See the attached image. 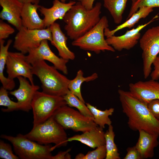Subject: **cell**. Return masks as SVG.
<instances>
[{
	"label": "cell",
	"instance_id": "obj_1",
	"mask_svg": "<svg viewBox=\"0 0 159 159\" xmlns=\"http://www.w3.org/2000/svg\"><path fill=\"white\" fill-rule=\"evenodd\" d=\"M118 92L122 111L128 117L129 127L133 131L143 130L159 135V119L152 114L147 105L129 91L119 89Z\"/></svg>",
	"mask_w": 159,
	"mask_h": 159
},
{
	"label": "cell",
	"instance_id": "obj_2",
	"mask_svg": "<svg viewBox=\"0 0 159 159\" xmlns=\"http://www.w3.org/2000/svg\"><path fill=\"white\" fill-rule=\"evenodd\" d=\"M102 4L97 2L92 9H87L78 1L66 13L62 19L67 34L73 40L81 37L100 21Z\"/></svg>",
	"mask_w": 159,
	"mask_h": 159
},
{
	"label": "cell",
	"instance_id": "obj_3",
	"mask_svg": "<svg viewBox=\"0 0 159 159\" xmlns=\"http://www.w3.org/2000/svg\"><path fill=\"white\" fill-rule=\"evenodd\" d=\"M31 64L32 74L39 79L42 92L51 95L63 97L69 91L70 80L54 66L49 65L43 60L36 61Z\"/></svg>",
	"mask_w": 159,
	"mask_h": 159
},
{
	"label": "cell",
	"instance_id": "obj_4",
	"mask_svg": "<svg viewBox=\"0 0 159 159\" xmlns=\"http://www.w3.org/2000/svg\"><path fill=\"white\" fill-rule=\"evenodd\" d=\"M24 135L40 144H54L55 145L52 148L53 150L56 148L66 146L68 143L65 129L52 116L44 122L33 127Z\"/></svg>",
	"mask_w": 159,
	"mask_h": 159
},
{
	"label": "cell",
	"instance_id": "obj_5",
	"mask_svg": "<svg viewBox=\"0 0 159 159\" xmlns=\"http://www.w3.org/2000/svg\"><path fill=\"white\" fill-rule=\"evenodd\" d=\"M1 137L12 144L15 153L20 159H52V146L50 144H40L21 134L15 137L3 134Z\"/></svg>",
	"mask_w": 159,
	"mask_h": 159
},
{
	"label": "cell",
	"instance_id": "obj_6",
	"mask_svg": "<svg viewBox=\"0 0 159 159\" xmlns=\"http://www.w3.org/2000/svg\"><path fill=\"white\" fill-rule=\"evenodd\" d=\"M106 16H102L99 22L84 35L72 43V46L94 52L97 54L105 51L115 52V50L107 43L105 38L104 31L109 27Z\"/></svg>",
	"mask_w": 159,
	"mask_h": 159
},
{
	"label": "cell",
	"instance_id": "obj_7",
	"mask_svg": "<svg viewBox=\"0 0 159 159\" xmlns=\"http://www.w3.org/2000/svg\"><path fill=\"white\" fill-rule=\"evenodd\" d=\"M63 97L50 95L37 91L31 103L33 127L42 123L52 117L59 108L67 105Z\"/></svg>",
	"mask_w": 159,
	"mask_h": 159
},
{
	"label": "cell",
	"instance_id": "obj_8",
	"mask_svg": "<svg viewBox=\"0 0 159 159\" xmlns=\"http://www.w3.org/2000/svg\"><path fill=\"white\" fill-rule=\"evenodd\" d=\"M52 116L65 130L84 132L98 126L93 120L67 105L59 108Z\"/></svg>",
	"mask_w": 159,
	"mask_h": 159
},
{
	"label": "cell",
	"instance_id": "obj_9",
	"mask_svg": "<svg viewBox=\"0 0 159 159\" xmlns=\"http://www.w3.org/2000/svg\"><path fill=\"white\" fill-rule=\"evenodd\" d=\"M142 50L144 77L147 79L152 72V65L159 53V26L148 29L140 40Z\"/></svg>",
	"mask_w": 159,
	"mask_h": 159
},
{
	"label": "cell",
	"instance_id": "obj_10",
	"mask_svg": "<svg viewBox=\"0 0 159 159\" xmlns=\"http://www.w3.org/2000/svg\"><path fill=\"white\" fill-rule=\"evenodd\" d=\"M14 38L13 47L25 54L38 47L43 40L51 42L52 34L49 27L42 29H30L22 26Z\"/></svg>",
	"mask_w": 159,
	"mask_h": 159
},
{
	"label": "cell",
	"instance_id": "obj_11",
	"mask_svg": "<svg viewBox=\"0 0 159 159\" xmlns=\"http://www.w3.org/2000/svg\"><path fill=\"white\" fill-rule=\"evenodd\" d=\"M6 65L8 78L14 80L22 76L27 78L31 84L34 85L32 66L27 60L24 54L21 52H9Z\"/></svg>",
	"mask_w": 159,
	"mask_h": 159
},
{
	"label": "cell",
	"instance_id": "obj_12",
	"mask_svg": "<svg viewBox=\"0 0 159 159\" xmlns=\"http://www.w3.org/2000/svg\"><path fill=\"white\" fill-rule=\"evenodd\" d=\"M48 41L46 39L43 40L38 47L30 49L26 56L27 60L31 64L39 60L48 61L52 63L57 69L67 74L68 70L67 64L69 60L56 55L51 49Z\"/></svg>",
	"mask_w": 159,
	"mask_h": 159
},
{
	"label": "cell",
	"instance_id": "obj_13",
	"mask_svg": "<svg viewBox=\"0 0 159 159\" xmlns=\"http://www.w3.org/2000/svg\"><path fill=\"white\" fill-rule=\"evenodd\" d=\"M154 18L148 22L138 25L136 28L127 30L125 34L120 36L112 35L107 37L108 44L115 50L121 51L123 49L129 50L138 43L141 34L140 31L152 22Z\"/></svg>",
	"mask_w": 159,
	"mask_h": 159
},
{
	"label": "cell",
	"instance_id": "obj_14",
	"mask_svg": "<svg viewBox=\"0 0 159 159\" xmlns=\"http://www.w3.org/2000/svg\"><path fill=\"white\" fill-rule=\"evenodd\" d=\"M129 91L141 102L147 104L151 101L159 100V82L152 79L130 83Z\"/></svg>",
	"mask_w": 159,
	"mask_h": 159
},
{
	"label": "cell",
	"instance_id": "obj_15",
	"mask_svg": "<svg viewBox=\"0 0 159 159\" xmlns=\"http://www.w3.org/2000/svg\"><path fill=\"white\" fill-rule=\"evenodd\" d=\"M19 82V88L10 92V94L16 98L19 110L28 112L32 109L31 103L34 96L39 89V87L30 83L26 78L19 76L17 78Z\"/></svg>",
	"mask_w": 159,
	"mask_h": 159
},
{
	"label": "cell",
	"instance_id": "obj_16",
	"mask_svg": "<svg viewBox=\"0 0 159 159\" xmlns=\"http://www.w3.org/2000/svg\"><path fill=\"white\" fill-rule=\"evenodd\" d=\"M76 3L73 0L66 3L59 0H53L52 6L50 8L40 6L39 9L44 16L45 28L49 27L57 19H62L66 13Z\"/></svg>",
	"mask_w": 159,
	"mask_h": 159
},
{
	"label": "cell",
	"instance_id": "obj_17",
	"mask_svg": "<svg viewBox=\"0 0 159 159\" xmlns=\"http://www.w3.org/2000/svg\"><path fill=\"white\" fill-rule=\"evenodd\" d=\"M0 5L2 8L0 18L19 30L22 26L21 14L23 4L18 0H0Z\"/></svg>",
	"mask_w": 159,
	"mask_h": 159
},
{
	"label": "cell",
	"instance_id": "obj_18",
	"mask_svg": "<svg viewBox=\"0 0 159 159\" xmlns=\"http://www.w3.org/2000/svg\"><path fill=\"white\" fill-rule=\"evenodd\" d=\"M49 28L52 34L51 43L56 48L60 57L68 60H74L75 54L67 47V38L62 31L59 24L55 22Z\"/></svg>",
	"mask_w": 159,
	"mask_h": 159
},
{
	"label": "cell",
	"instance_id": "obj_19",
	"mask_svg": "<svg viewBox=\"0 0 159 159\" xmlns=\"http://www.w3.org/2000/svg\"><path fill=\"white\" fill-rule=\"evenodd\" d=\"M39 4L27 3L23 4L21 14L22 26L30 29H44L43 19L38 15L37 10Z\"/></svg>",
	"mask_w": 159,
	"mask_h": 159
},
{
	"label": "cell",
	"instance_id": "obj_20",
	"mask_svg": "<svg viewBox=\"0 0 159 159\" xmlns=\"http://www.w3.org/2000/svg\"><path fill=\"white\" fill-rule=\"evenodd\" d=\"M103 129L98 126L81 135H77L68 138L67 141H77L92 148H96L105 145V132Z\"/></svg>",
	"mask_w": 159,
	"mask_h": 159
},
{
	"label": "cell",
	"instance_id": "obj_21",
	"mask_svg": "<svg viewBox=\"0 0 159 159\" xmlns=\"http://www.w3.org/2000/svg\"><path fill=\"white\" fill-rule=\"evenodd\" d=\"M139 137L135 146L142 159L153 158L154 149L159 144V135L150 134L143 130L139 131Z\"/></svg>",
	"mask_w": 159,
	"mask_h": 159
},
{
	"label": "cell",
	"instance_id": "obj_22",
	"mask_svg": "<svg viewBox=\"0 0 159 159\" xmlns=\"http://www.w3.org/2000/svg\"><path fill=\"white\" fill-rule=\"evenodd\" d=\"M153 8L147 6H141L134 13L131 17L121 24L117 26L113 30L109 28H106L104 31L105 36L106 37L114 35L118 31L124 28L131 29L141 19L145 18L153 11Z\"/></svg>",
	"mask_w": 159,
	"mask_h": 159
},
{
	"label": "cell",
	"instance_id": "obj_23",
	"mask_svg": "<svg viewBox=\"0 0 159 159\" xmlns=\"http://www.w3.org/2000/svg\"><path fill=\"white\" fill-rule=\"evenodd\" d=\"M12 42V40L9 39L5 45L4 40H0V80L2 86L9 90H11L14 88L15 82L14 80L10 79L5 77L4 71L9 52L8 49Z\"/></svg>",
	"mask_w": 159,
	"mask_h": 159
},
{
	"label": "cell",
	"instance_id": "obj_24",
	"mask_svg": "<svg viewBox=\"0 0 159 159\" xmlns=\"http://www.w3.org/2000/svg\"><path fill=\"white\" fill-rule=\"evenodd\" d=\"M104 6L109 12L114 23L120 24L128 0H103Z\"/></svg>",
	"mask_w": 159,
	"mask_h": 159
},
{
	"label": "cell",
	"instance_id": "obj_25",
	"mask_svg": "<svg viewBox=\"0 0 159 159\" xmlns=\"http://www.w3.org/2000/svg\"><path fill=\"white\" fill-rule=\"evenodd\" d=\"M83 74L82 70H79L77 72L75 77L73 80H69L68 88L72 93L85 102L81 92L82 84L85 82H88L96 80L98 77V75L97 73H94L90 76L84 77Z\"/></svg>",
	"mask_w": 159,
	"mask_h": 159
},
{
	"label": "cell",
	"instance_id": "obj_26",
	"mask_svg": "<svg viewBox=\"0 0 159 159\" xmlns=\"http://www.w3.org/2000/svg\"><path fill=\"white\" fill-rule=\"evenodd\" d=\"M86 104L93 115L94 121L97 125L104 128L106 125L109 126L111 125L112 121L109 116L113 114L114 110V108H110L102 111L97 109L89 103Z\"/></svg>",
	"mask_w": 159,
	"mask_h": 159
},
{
	"label": "cell",
	"instance_id": "obj_27",
	"mask_svg": "<svg viewBox=\"0 0 159 159\" xmlns=\"http://www.w3.org/2000/svg\"><path fill=\"white\" fill-rule=\"evenodd\" d=\"M115 136L113 126H109L108 130L105 132L106 156L105 159H120V154L117 146L114 142Z\"/></svg>",
	"mask_w": 159,
	"mask_h": 159
},
{
	"label": "cell",
	"instance_id": "obj_28",
	"mask_svg": "<svg viewBox=\"0 0 159 159\" xmlns=\"http://www.w3.org/2000/svg\"><path fill=\"white\" fill-rule=\"evenodd\" d=\"M63 97L67 105L71 107L76 108L81 113L94 121L93 116L87 105H85V103L80 100L69 90Z\"/></svg>",
	"mask_w": 159,
	"mask_h": 159
},
{
	"label": "cell",
	"instance_id": "obj_29",
	"mask_svg": "<svg viewBox=\"0 0 159 159\" xmlns=\"http://www.w3.org/2000/svg\"><path fill=\"white\" fill-rule=\"evenodd\" d=\"M7 90L2 86L0 89V105L7 107L6 109H2V111L8 112L19 110L18 103L17 102H14L10 99L8 96Z\"/></svg>",
	"mask_w": 159,
	"mask_h": 159
},
{
	"label": "cell",
	"instance_id": "obj_30",
	"mask_svg": "<svg viewBox=\"0 0 159 159\" xmlns=\"http://www.w3.org/2000/svg\"><path fill=\"white\" fill-rule=\"evenodd\" d=\"M106 156L105 145L97 147L92 151H89L86 154L80 153L75 157V159H103Z\"/></svg>",
	"mask_w": 159,
	"mask_h": 159
},
{
	"label": "cell",
	"instance_id": "obj_31",
	"mask_svg": "<svg viewBox=\"0 0 159 159\" xmlns=\"http://www.w3.org/2000/svg\"><path fill=\"white\" fill-rule=\"evenodd\" d=\"M141 6H147L153 8L159 7V0H138L135 4L131 6L126 20L128 19Z\"/></svg>",
	"mask_w": 159,
	"mask_h": 159
},
{
	"label": "cell",
	"instance_id": "obj_32",
	"mask_svg": "<svg viewBox=\"0 0 159 159\" xmlns=\"http://www.w3.org/2000/svg\"><path fill=\"white\" fill-rule=\"evenodd\" d=\"M0 158L4 159H19V158L13 152L11 145L0 140Z\"/></svg>",
	"mask_w": 159,
	"mask_h": 159
},
{
	"label": "cell",
	"instance_id": "obj_33",
	"mask_svg": "<svg viewBox=\"0 0 159 159\" xmlns=\"http://www.w3.org/2000/svg\"><path fill=\"white\" fill-rule=\"evenodd\" d=\"M15 32V30L10 25L1 19L0 20V40L8 38Z\"/></svg>",
	"mask_w": 159,
	"mask_h": 159
},
{
	"label": "cell",
	"instance_id": "obj_34",
	"mask_svg": "<svg viewBox=\"0 0 159 159\" xmlns=\"http://www.w3.org/2000/svg\"><path fill=\"white\" fill-rule=\"evenodd\" d=\"M147 106L153 116L159 119V100L155 99L151 101L147 104Z\"/></svg>",
	"mask_w": 159,
	"mask_h": 159
},
{
	"label": "cell",
	"instance_id": "obj_35",
	"mask_svg": "<svg viewBox=\"0 0 159 159\" xmlns=\"http://www.w3.org/2000/svg\"><path fill=\"white\" fill-rule=\"evenodd\" d=\"M127 154L124 159H142V157L135 145L127 149Z\"/></svg>",
	"mask_w": 159,
	"mask_h": 159
},
{
	"label": "cell",
	"instance_id": "obj_36",
	"mask_svg": "<svg viewBox=\"0 0 159 159\" xmlns=\"http://www.w3.org/2000/svg\"><path fill=\"white\" fill-rule=\"evenodd\" d=\"M153 64L154 67V70L150 74L151 79L157 80L159 79V56H158L155 58Z\"/></svg>",
	"mask_w": 159,
	"mask_h": 159
},
{
	"label": "cell",
	"instance_id": "obj_37",
	"mask_svg": "<svg viewBox=\"0 0 159 159\" xmlns=\"http://www.w3.org/2000/svg\"><path fill=\"white\" fill-rule=\"evenodd\" d=\"M71 149L69 148L64 151H60L56 155L52 156V159H70L71 155L69 153Z\"/></svg>",
	"mask_w": 159,
	"mask_h": 159
},
{
	"label": "cell",
	"instance_id": "obj_38",
	"mask_svg": "<svg viewBox=\"0 0 159 159\" xmlns=\"http://www.w3.org/2000/svg\"><path fill=\"white\" fill-rule=\"evenodd\" d=\"M87 9L91 10L93 7V4L95 0H76Z\"/></svg>",
	"mask_w": 159,
	"mask_h": 159
},
{
	"label": "cell",
	"instance_id": "obj_39",
	"mask_svg": "<svg viewBox=\"0 0 159 159\" xmlns=\"http://www.w3.org/2000/svg\"><path fill=\"white\" fill-rule=\"evenodd\" d=\"M19 1L24 4L27 3L33 4H39L40 0H18Z\"/></svg>",
	"mask_w": 159,
	"mask_h": 159
},
{
	"label": "cell",
	"instance_id": "obj_40",
	"mask_svg": "<svg viewBox=\"0 0 159 159\" xmlns=\"http://www.w3.org/2000/svg\"><path fill=\"white\" fill-rule=\"evenodd\" d=\"M132 1L131 6H133L138 0H131Z\"/></svg>",
	"mask_w": 159,
	"mask_h": 159
},
{
	"label": "cell",
	"instance_id": "obj_41",
	"mask_svg": "<svg viewBox=\"0 0 159 159\" xmlns=\"http://www.w3.org/2000/svg\"><path fill=\"white\" fill-rule=\"evenodd\" d=\"M67 0H60V1H61L62 2H63V3H65L66 1ZM69 0L72 1V0Z\"/></svg>",
	"mask_w": 159,
	"mask_h": 159
}]
</instances>
